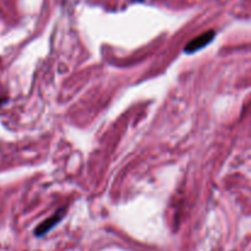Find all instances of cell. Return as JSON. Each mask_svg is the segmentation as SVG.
I'll return each instance as SVG.
<instances>
[{
  "instance_id": "cell-1",
  "label": "cell",
  "mask_w": 251,
  "mask_h": 251,
  "mask_svg": "<svg viewBox=\"0 0 251 251\" xmlns=\"http://www.w3.org/2000/svg\"><path fill=\"white\" fill-rule=\"evenodd\" d=\"M214 36H216V32H214L213 30H209L207 31V32L201 33V35L195 37L194 40H191L187 45H186L185 52L195 53L197 52V50H202V48L206 47L207 45H209V43L214 40Z\"/></svg>"
},
{
  "instance_id": "cell-2",
  "label": "cell",
  "mask_w": 251,
  "mask_h": 251,
  "mask_svg": "<svg viewBox=\"0 0 251 251\" xmlns=\"http://www.w3.org/2000/svg\"><path fill=\"white\" fill-rule=\"evenodd\" d=\"M64 214H66V208H64V207L60 209H58V211L55 212L52 217L47 218L45 222H42V223L38 226V228L35 230L36 235H43V234H46L47 231H50L53 226H55L60 221H62L63 217H64Z\"/></svg>"
},
{
  "instance_id": "cell-3",
  "label": "cell",
  "mask_w": 251,
  "mask_h": 251,
  "mask_svg": "<svg viewBox=\"0 0 251 251\" xmlns=\"http://www.w3.org/2000/svg\"><path fill=\"white\" fill-rule=\"evenodd\" d=\"M133 1H138V3H141V1H144V0H133Z\"/></svg>"
},
{
  "instance_id": "cell-4",
  "label": "cell",
  "mask_w": 251,
  "mask_h": 251,
  "mask_svg": "<svg viewBox=\"0 0 251 251\" xmlns=\"http://www.w3.org/2000/svg\"><path fill=\"white\" fill-rule=\"evenodd\" d=\"M1 102H4V100H3V99H1V100H0V103H1Z\"/></svg>"
}]
</instances>
